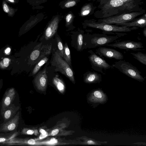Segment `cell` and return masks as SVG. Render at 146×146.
Here are the masks:
<instances>
[{"instance_id":"obj_1","label":"cell","mask_w":146,"mask_h":146,"mask_svg":"<svg viewBox=\"0 0 146 146\" xmlns=\"http://www.w3.org/2000/svg\"><path fill=\"white\" fill-rule=\"evenodd\" d=\"M111 66L127 76L137 81L142 82L145 80L138 69L125 60H119L114 62Z\"/></svg>"},{"instance_id":"obj_2","label":"cell","mask_w":146,"mask_h":146,"mask_svg":"<svg viewBox=\"0 0 146 146\" xmlns=\"http://www.w3.org/2000/svg\"><path fill=\"white\" fill-rule=\"evenodd\" d=\"M119 38L117 36H108L105 34L94 33L86 38L85 43L88 48H95L105 46Z\"/></svg>"},{"instance_id":"obj_3","label":"cell","mask_w":146,"mask_h":146,"mask_svg":"<svg viewBox=\"0 0 146 146\" xmlns=\"http://www.w3.org/2000/svg\"><path fill=\"white\" fill-rule=\"evenodd\" d=\"M51 64L55 67V71L60 72L72 81H74V73L72 69L68 63L60 56L57 50L53 54Z\"/></svg>"},{"instance_id":"obj_4","label":"cell","mask_w":146,"mask_h":146,"mask_svg":"<svg viewBox=\"0 0 146 146\" xmlns=\"http://www.w3.org/2000/svg\"><path fill=\"white\" fill-rule=\"evenodd\" d=\"M85 25L92 28L100 29L106 32H128L135 30L138 28L136 27H128L125 26H118L110 24L97 22H90L85 23Z\"/></svg>"},{"instance_id":"obj_5","label":"cell","mask_w":146,"mask_h":146,"mask_svg":"<svg viewBox=\"0 0 146 146\" xmlns=\"http://www.w3.org/2000/svg\"><path fill=\"white\" fill-rule=\"evenodd\" d=\"M90 55L88 56L92 68L94 70L105 75L106 70L113 68L103 58L97 55L92 50L88 51Z\"/></svg>"},{"instance_id":"obj_6","label":"cell","mask_w":146,"mask_h":146,"mask_svg":"<svg viewBox=\"0 0 146 146\" xmlns=\"http://www.w3.org/2000/svg\"><path fill=\"white\" fill-rule=\"evenodd\" d=\"M143 12L140 11L123 14L118 16L99 19L97 22L116 24L129 22L143 14Z\"/></svg>"},{"instance_id":"obj_7","label":"cell","mask_w":146,"mask_h":146,"mask_svg":"<svg viewBox=\"0 0 146 146\" xmlns=\"http://www.w3.org/2000/svg\"><path fill=\"white\" fill-rule=\"evenodd\" d=\"M105 46L117 48L127 50L140 51L144 50L142 43L130 40H125L116 42L112 44H108Z\"/></svg>"},{"instance_id":"obj_8","label":"cell","mask_w":146,"mask_h":146,"mask_svg":"<svg viewBox=\"0 0 146 146\" xmlns=\"http://www.w3.org/2000/svg\"><path fill=\"white\" fill-rule=\"evenodd\" d=\"M95 52L102 58L118 60H122L124 58V56L121 52L112 48L100 47L96 49Z\"/></svg>"},{"instance_id":"obj_9","label":"cell","mask_w":146,"mask_h":146,"mask_svg":"<svg viewBox=\"0 0 146 146\" xmlns=\"http://www.w3.org/2000/svg\"><path fill=\"white\" fill-rule=\"evenodd\" d=\"M106 94L100 89L93 90L88 98V100L91 103L96 106L100 104L105 103L107 100Z\"/></svg>"},{"instance_id":"obj_10","label":"cell","mask_w":146,"mask_h":146,"mask_svg":"<svg viewBox=\"0 0 146 146\" xmlns=\"http://www.w3.org/2000/svg\"><path fill=\"white\" fill-rule=\"evenodd\" d=\"M102 7L103 11L104 12L107 10L113 11L119 10V11H124L125 10L130 11L126 5L120 0H107Z\"/></svg>"},{"instance_id":"obj_11","label":"cell","mask_w":146,"mask_h":146,"mask_svg":"<svg viewBox=\"0 0 146 146\" xmlns=\"http://www.w3.org/2000/svg\"><path fill=\"white\" fill-rule=\"evenodd\" d=\"M60 19V16L58 14L53 16L45 30L44 36L46 40L51 38L55 34Z\"/></svg>"},{"instance_id":"obj_12","label":"cell","mask_w":146,"mask_h":146,"mask_svg":"<svg viewBox=\"0 0 146 146\" xmlns=\"http://www.w3.org/2000/svg\"><path fill=\"white\" fill-rule=\"evenodd\" d=\"M15 94L16 92L14 88H10L5 92L2 102L1 114L11 104L15 98Z\"/></svg>"},{"instance_id":"obj_13","label":"cell","mask_w":146,"mask_h":146,"mask_svg":"<svg viewBox=\"0 0 146 146\" xmlns=\"http://www.w3.org/2000/svg\"><path fill=\"white\" fill-rule=\"evenodd\" d=\"M19 120V113L18 112L14 117L0 127V132H7L15 129L17 127Z\"/></svg>"},{"instance_id":"obj_14","label":"cell","mask_w":146,"mask_h":146,"mask_svg":"<svg viewBox=\"0 0 146 146\" xmlns=\"http://www.w3.org/2000/svg\"><path fill=\"white\" fill-rule=\"evenodd\" d=\"M44 15L42 13H39L35 16H31L20 28L19 32V35H21L27 31L31 28L33 25L41 20Z\"/></svg>"},{"instance_id":"obj_15","label":"cell","mask_w":146,"mask_h":146,"mask_svg":"<svg viewBox=\"0 0 146 146\" xmlns=\"http://www.w3.org/2000/svg\"><path fill=\"white\" fill-rule=\"evenodd\" d=\"M47 82V76L46 69L39 72L34 79V83L37 88L41 90H44Z\"/></svg>"},{"instance_id":"obj_16","label":"cell","mask_w":146,"mask_h":146,"mask_svg":"<svg viewBox=\"0 0 146 146\" xmlns=\"http://www.w3.org/2000/svg\"><path fill=\"white\" fill-rule=\"evenodd\" d=\"M0 59V68L2 70H10L14 67L18 61V58L13 56H6Z\"/></svg>"},{"instance_id":"obj_17","label":"cell","mask_w":146,"mask_h":146,"mask_svg":"<svg viewBox=\"0 0 146 146\" xmlns=\"http://www.w3.org/2000/svg\"><path fill=\"white\" fill-rule=\"evenodd\" d=\"M84 80L88 84L100 83L102 80V75L97 72L89 71L85 74Z\"/></svg>"},{"instance_id":"obj_18","label":"cell","mask_w":146,"mask_h":146,"mask_svg":"<svg viewBox=\"0 0 146 146\" xmlns=\"http://www.w3.org/2000/svg\"><path fill=\"white\" fill-rule=\"evenodd\" d=\"M146 14L141 18L134 21L115 24L117 26H125L128 27H136L143 28L146 26Z\"/></svg>"},{"instance_id":"obj_19","label":"cell","mask_w":146,"mask_h":146,"mask_svg":"<svg viewBox=\"0 0 146 146\" xmlns=\"http://www.w3.org/2000/svg\"><path fill=\"white\" fill-rule=\"evenodd\" d=\"M17 108L13 105H11L1 113L3 118L6 121L9 120L15 114L17 110Z\"/></svg>"},{"instance_id":"obj_20","label":"cell","mask_w":146,"mask_h":146,"mask_svg":"<svg viewBox=\"0 0 146 146\" xmlns=\"http://www.w3.org/2000/svg\"><path fill=\"white\" fill-rule=\"evenodd\" d=\"M2 7L4 12L7 14L8 16L13 17L18 11L17 8H15L9 5L5 0H3Z\"/></svg>"},{"instance_id":"obj_21","label":"cell","mask_w":146,"mask_h":146,"mask_svg":"<svg viewBox=\"0 0 146 146\" xmlns=\"http://www.w3.org/2000/svg\"><path fill=\"white\" fill-rule=\"evenodd\" d=\"M80 0H64L60 2L59 6L62 9L68 8L76 5Z\"/></svg>"},{"instance_id":"obj_22","label":"cell","mask_w":146,"mask_h":146,"mask_svg":"<svg viewBox=\"0 0 146 146\" xmlns=\"http://www.w3.org/2000/svg\"><path fill=\"white\" fill-rule=\"evenodd\" d=\"M133 57L142 64L146 65V54L141 52L138 51L136 53L131 52Z\"/></svg>"},{"instance_id":"obj_23","label":"cell","mask_w":146,"mask_h":146,"mask_svg":"<svg viewBox=\"0 0 146 146\" xmlns=\"http://www.w3.org/2000/svg\"><path fill=\"white\" fill-rule=\"evenodd\" d=\"M63 58L70 66H72L70 51L67 43L64 46Z\"/></svg>"},{"instance_id":"obj_24","label":"cell","mask_w":146,"mask_h":146,"mask_svg":"<svg viewBox=\"0 0 146 146\" xmlns=\"http://www.w3.org/2000/svg\"><path fill=\"white\" fill-rule=\"evenodd\" d=\"M53 82L60 92H62L64 91L65 86L63 82L58 77H54L53 78Z\"/></svg>"},{"instance_id":"obj_25","label":"cell","mask_w":146,"mask_h":146,"mask_svg":"<svg viewBox=\"0 0 146 146\" xmlns=\"http://www.w3.org/2000/svg\"><path fill=\"white\" fill-rule=\"evenodd\" d=\"M123 2L129 9L130 11L135 10V7H136L137 4L135 0H120Z\"/></svg>"},{"instance_id":"obj_26","label":"cell","mask_w":146,"mask_h":146,"mask_svg":"<svg viewBox=\"0 0 146 146\" xmlns=\"http://www.w3.org/2000/svg\"><path fill=\"white\" fill-rule=\"evenodd\" d=\"M48 60L46 57H45L42 59L35 66L32 72V74H35L39 70L41 67Z\"/></svg>"},{"instance_id":"obj_27","label":"cell","mask_w":146,"mask_h":146,"mask_svg":"<svg viewBox=\"0 0 146 146\" xmlns=\"http://www.w3.org/2000/svg\"><path fill=\"white\" fill-rule=\"evenodd\" d=\"M11 49L8 45L2 48L0 51V59L4 57L9 56L11 54Z\"/></svg>"},{"instance_id":"obj_28","label":"cell","mask_w":146,"mask_h":146,"mask_svg":"<svg viewBox=\"0 0 146 146\" xmlns=\"http://www.w3.org/2000/svg\"><path fill=\"white\" fill-rule=\"evenodd\" d=\"M92 9L91 6L89 4H87L84 6L82 8L80 15L82 16H86L89 14Z\"/></svg>"},{"instance_id":"obj_29","label":"cell","mask_w":146,"mask_h":146,"mask_svg":"<svg viewBox=\"0 0 146 146\" xmlns=\"http://www.w3.org/2000/svg\"><path fill=\"white\" fill-rule=\"evenodd\" d=\"M27 2L31 5L33 8L39 6L41 4L47 1V0H26Z\"/></svg>"},{"instance_id":"obj_30","label":"cell","mask_w":146,"mask_h":146,"mask_svg":"<svg viewBox=\"0 0 146 146\" xmlns=\"http://www.w3.org/2000/svg\"><path fill=\"white\" fill-rule=\"evenodd\" d=\"M56 40L58 50V52L60 56L63 58L64 56V47L62 42L58 37L56 38Z\"/></svg>"},{"instance_id":"obj_31","label":"cell","mask_w":146,"mask_h":146,"mask_svg":"<svg viewBox=\"0 0 146 146\" xmlns=\"http://www.w3.org/2000/svg\"><path fill=\"white\" fill-rule=\"evenodd\" d=\"M74 16L71 12H70L66 16L65 18L66 26H68L72 23L74 19Z\"/></svg>"},{"instance_id":"obj_32","label":"cell","mask_w":146,"mask_h":146,"mask_svg":"<svg viewBox=\"0 0 146 146\" xmlns=\"http://www.w3.org/2000/svg\"><path fill=\"white\" fill-rule=\"evenodd\" d=\"M83 43V36L81 33L79 34L77 36V47L79 51L82 49Z\"/></svg>"},{"instance_id":"obj_33","label":"cell","mask_w":146,"mask_h":146,"mask_svg":"<svg viewBox=\"0 0 146 146\" xmlns=\"http://www.w3.org/2000/svg\"><path fill=\"white\" fill-rule=\"evenodd\" d=\"M40 52L38 50L33 51L31 53L30 56V58L31 61H34L38 58L39 56Z\"/></svg>"},{"instance_id":"obj_34","label":"cell","mask_w":146,"mask_h":146,"mask_svg":"<svg viewBox=\"0 0 146 146\" xmlns=\"http://www.w3.org/2000/svg\"><path fill=\"white\" fill-rule=\"evenodd\" d=\"M14 135L11 136L10 137H0V143L3 142H4L6 141L9 140V139H11L12 138H13Z\"/></svg>"},{"instance_id":"obj_35","label":"cell","mask_w":146,"mask_h":146,"mask_svg":"<svg viewBox=\"0 0 146 146\" xmlns=\"http://www.w3.org/2000/svg\"><path fill=\"white\" fill-rule=\"evenodd\" d=\"M7 3L13 4H15L18 3L19 0H5Z\"/></svg>"},{"instance_id":"obj_36","label":"cell","mask_w":146,"mask_h":146,"mask_svg":"<svg viewBox=\"0 0 146 146\" xmlns=\"http://www.w3.org/2000/svg\"><path fill=\"white\" fill-rule=\"evenodd\" d=\"M58 142L57 139L54 138H52L50 139L49 141L47 142V143L50 144H54Z\"/></svg>"},{"instance_id":"obj_37","label":"cell","mask_w":146,"mask_h":146,"mask_svg":"<svg viewBox=\"0 0 146 146\" xmlns=\"http://www.w3.org/2000/svg\"><path fill=\"white\" fill-rule=\"evenodd\" d=\"M27 143L29 145H34L35 144V141L34 139H30L28 140Z\"/></svg>"},{"instance_id":"obj_38","label":"cell","mask_w":146,"mask_h":146,"mask_svg":"<svg viewBox=\"0 0 146 146\" xmlns=\"http://www.w3.org/2000/svg\"><path fill=\"white\" fill-rule=\"evenodd\" d=\"M48 135V133L47 132H46L43 133L41 134L39 136V138L40 139H43L46 137Z\"/></svg>"},{"instance_id":"obj_39","label":"cell","mask_w":146,"mask_h":146,"mask_svg":"<svg viewBox=\"0 0 146 146\" xmlns=\"http://www.w3.org/2000/svg\"><path fill=\"white\" fill-rule=\"evenodd\" d=\"M58 129H54L52 131L51 134L52 136H54L56 135L58 133Z\"/></svg>"},{"instance_id":"obj_40","label":"cell","mask_w":146,"mask_h":146,"mask_svg":"<svg viewBox=\"0 0 146 146\" xmlns=\"http://www.w3.org/2000/svg\"><path fill=\"white\" fill-rule=\"evenodd\" d=\"M34 133V131L32 130L29 129L26 132V133L27 134L29 135H32Z\"/></svg>"},{"instance_id":"obj_41","label":"cell","mask_w":146,"mask_h":146,"mask_svg":"<svg viewBox=\"0 0 146 146\" xmlns=\"http://www.w3.org/2000/svg\"><path fill=\"white\" fill-rule=\"evenodd\" d=\"M143 35L145 37H146V27H145V28L143 31Z\"/></svg>"},{"instance_id":"obj_42","label":"cell","mask_w":146,"mask_h":146,"mask_svg":"<svg viewBox=\"0 0 146 146\" xmlns=\"http://www.w3.org/2000/svg\"><path fill=\"white\" fill-rule=\"evenodd\" d=\"M3 84V80L2 79H0V90Z\"/></svg>"},{"instance_id":"obj_43","label":"cell","mask_w":146,"mask_h":146,"mask_svg":"<svg viewBox=\"0 0 146 146\" xmlns=\"http://www.w3.org/2000/svg\"><path fill=\"white\" fill-rule=\"evenodd\" d=\"M40 133H43L46 132V131L45 130L43 129H41L40 130Z\"/></svg>"},{"instance_id":"obj_44","label":"cell","mask_w":146,"mask_h":146,"mask_svg":"<svg viewBox=\"0 0 146 146\" xmlns=\"http://www.w3.org/2000/svg\"><path fill=\"white\" fill-rule=\"evenodd\" d=\"M88 1H90V0H88Z\"/></svg>"}]
</instances>
